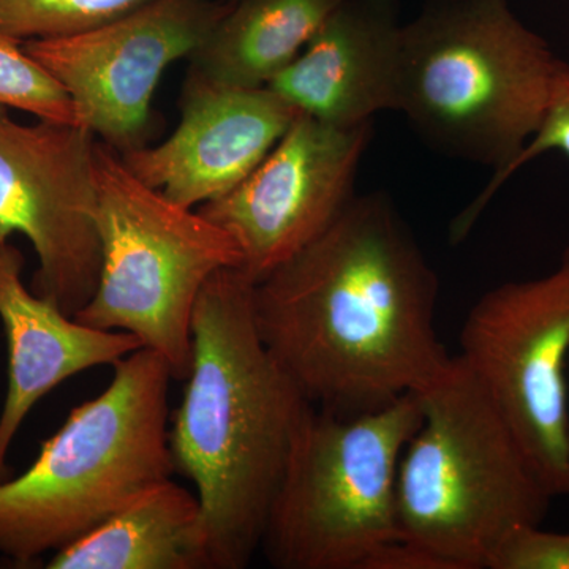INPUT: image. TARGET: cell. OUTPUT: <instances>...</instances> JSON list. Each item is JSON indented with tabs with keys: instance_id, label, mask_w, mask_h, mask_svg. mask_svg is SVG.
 Wrapping results in <instances>:
<instances>
[{
	"instance_id": "obj_1",
	"label": "cell",
	"mask_w": 569,
	"mask_h": 569,
	"mask_svg": "<svg viewBox=\"0 0 569 569\" xmlns=\"http://www.w3.org/2000/svg\"><path fill=\"white\" fill-rule=\"evenodd\" d=\"M438 279L383 192L356 194L301 252L253 283L261 339L313 407L365 413L429 387Z\"/></svg>"
},
{
	"instance_id": "obj_2",
	"label": "cell",
	"mask_w": 569,
	"mask_h": 569,
	"mask_svg": "<svg viewBox=\"0 0 569 569\" xmlns=\"http://www.w3.org/2000/svg\"><path fill=\"white\" fill-rule=\"evenodd\" d=\"M193 353L170 426L174 470L193 482L209 569H244L260 550L269 511L312 403L266 347L253 282L216 272L192 318Z\"/></svg>"
},
{
	"instance_id": "obj_3",
	"label": "cell",
	"mask_w": 569,
	"mask_h": 569,
	"mask_svg": "<svg viewBox=\"0 0 569 569\" xmlns=\"http://www.w3.org/2000/svg\"><path fill=\"white\" fill-rule=\"evenodd\" d=\"M102 395L71 410L20 477L0 482V556L28 567L176 473L167 359L141 347Z\"/></svg>"
},
{
	"instance_id": "obj_4",
	"label": "cell",
	"mask_w": 569,
	"mask_h": 569,
	"mask_svg": "<svg viewBox=\"0 0 569 569\" xmlns=\"http://www.w3.org/2000/svg\"><path fill=\"white\" fill-rule=\"evenodd\" d=\"M561 63L509 0H427L403 24L397 111L430 148L497 173L537 132Z\"/></svg>"
},
{
	"instance_id": "obj_5",
	"label": "cell",
	"mask_w": 569,
	"mask_h": 569,
	"mask_svg": "<svg viewBox=\"0 0 569 569\" xmlns=\"http://www.w3.org/2000/svg\"><path fill=\"white\" fill-rule=\"evenodd\" d=\"M418 395L422 421L397 470L399 538L452 569H485L509 530L541 526L553 496L459 355Z\"/></svg>"
},
{
	"instance_id": "obj_6",
	"label": "cell",
	"mask_w": 569,
	"mask_h": 569,
	"mask_svg": "<svg viewBox=\"0 0 569 569\" xmlns=\"http://www.w3.org/2000/svg\"><path fill=\"white\" fill-rule=\"evenodd\" d=\"M102 266L96 293L74 320L137 336L162 355L174 380L192 365V318L216 272L241 268L233 236L138 179L114 149L93 153Z\"/></svg>"
},
{
	"instance_id": "obj_7",
	"label": "cell",
	"mask_w": 569,
	"mask_h": 569,
	"mask_svg": "<svg viewBox=\"0 0 569 569\" xmlns=\"http://www.w3.org/2000/svg\"><path fill=\"white\" fill-rule=\"evenodd\" d=\"M421 421L418 392L365 413L310 407L261 539L269 563L362 569L399 538L397 470Z\"/></svg>"
},
{
	"instance_id": "obj_8",
	"label": "cell",
	"mask_w": 569,
	"mask_h": 569,
	"mask_svg": "<svg viewBox=\"0 0 569 569\" xmlns=\"http://www.w3.org/2000/svg\"><path fill=\"white\" fill-rule=\"evenodd\" d=\"M459 356L550 493L569 496V247L550 274L482 295L463 321Z\"/></svg>"
},
{
	"instance_id": "obj_9",
	"label": "cell",
	"mask_w": 569,
	"mask_h": 569,
	"mask_svg": "<svg viewBox=\"0 0 569 569\" xmlns=\"http://www.w3.org/2000/svg\"><path fill=\"white\" fill-rule=\"evenodd\" d=\"M96 142L78 123H20L0 107V241L29 239L33 293L69 317L91 301L102 266Z\"/></svg>"
},
{
	"instance_id": "obj_10",
	"label": "cell",
	"mask_w": 569,
	"mask_h": 569,
	"mask_svg": "<svg viewBox=\"0 0 569 569\" xmlns=\"http://www.w3.org/2000/svg\"><path fill=\"white\" fill-rule=\"evenodd\" d=\"M230 3L153 0L107 24L24 48L69 93L78 126L122 153L148 144L157 84L203 43Z\"/></svg>"
},
{
	"instance_id": "obj_11",
	"label": "cell",
	"mask_w": 569,
	"mask_h": 569,
	"mask_svg": "<svg viewBox=\"0 0 569 569\" xmlns=\"http://www.w3.org/2000/svg\"><path fill=\"white\" fill-rule=\"evenodd\" d=\"M372 133L373 121L337 127L299 114L241 186L198 208L233 236L253 283L316 241L353 200Z\"/></svg>"
},
{
	"instance_id": "obj_12",
	"label": "cell",
	"mask_w": 569,
	"mask_h": 569,
	"mask_svg": "<svg viewBox=\"0 0 569 569\" xmlns=\"http://www.w3.org/2000/svg\"><path fill=\"white\" fill-rule=\"evenodd\" d=\"M298 116L271 89L220 88L186 77L174 132L119 156L174 203L200 208L241 186Z\"/></svg>"
},
{
	"instance_id": "obj_13",
	"label": "cell",
	"mask_w": 569,
	"mask_h": 569,
	"mask_svg": "<svg viewBox=\"0 0 569 569\" xmlns=\"http://www.w3.org/2000/svg\"><path fill=\"white\" fill-rule=\"evenodd\" d=\"M402 31L399 0H342L268 89L329 126L397 111Z\"/></svg>"
},
{
	"instance_id": "obj_14",
	"label": "cell",
	"mask_w": 569,
	"mask_h": 569,
	"mask_svg": "<svg viewBox=\"0 0 569 569\" xmlns=\"http://www.w3.org/2000/svg\"><path fill=\"white\" fill-rule=\"evenodd\" d=\"M24 257L0 241V320L9 343V389L0 415V482L14 436L37 402L82 370L114 365L142 347L126 331L91 328L22 282Z\"/></svg>"
},
{
	"instance_id": "obj_15",
	"label": "cell",
	"mask_w": 569,
	"mask_h": 569,
	"mask_svg": "<svg viewBox=\"0 0 569 569\" xmlns=\"http://www.w3.org/2000/svg\"><path fill=\"white\" fill-rule=\"evenodd\" d=\"M48 568L209 569L200 501L168 479L56 550Z\"/></svg>"
},
{
	"instance_id": "obj_16",
	"label": "cell",
	"mask_w": 569,
	"mask_h": 569,
	"mask_svg": "<svg viewBox=\"0 0 569 569\" xmlns=\"http://www.w3.org/2000/svg\"><path fill=\"white\" fill-rule=\"evenodd\" d=\"M340 2L236 0L187 59V77L220 88H268Z\"/></svg>"
},
{
	"instance_id": "obj_17",
	"label": "cell",
	"mask_w": 569,
	"mask_h": 569,
	"mask_svg": "<svg viewBox=\"0 0 569 569\" xmlns=\"http://www.w3.org/2000/svg\"><path fill=\"white\" fill-rule=\"evenodd\" d=\"M153 0H0V31L22 41L54 39L107 24Z\"/></svg>"
},
{
	"instance_id": "obj_18",
	"label": "cell",
	"mask_w": 569,
	"mask_h": 569,
	"mask_svg": "<svg viewBox=\"0 0 569 569\" xmlns=\"http://www.w3.org/2000/svg\"><path fill=\"white\" fill-rule=\"evenodd\" d=\"M0 107L14 108L41 121L77 123L69 93L24 43L0 31Z\"/></svg>"
},
{
	"instance_id": "obj_19",
	"label": "cell",
	"mask_w": 569,
	"mask_h": 569,
	"mask_svg": "<svg viewBox=\"0 0 569 569\" xmlns=\"http://www.w3.org/2000/svg\"><path fill=\"white\" fill-rule=\"evenodd\" d=\"M550 151H559L569 159V63L565 61L553 80L548 107L537 132L527 141L518 157L507 168L493 173L488 186L452 220L451 230H449L451 241L455 244L463 241L498 190L527 163L533 162L539 156Z\"/></svg>"
},
{
	"instance_id": "obj_20",
	"label": "cell",
	"mask_w": 569,
	"mask_h": 569,
	"mask_svg": "<svg viewBox=\"0 0 569 569\" xmlns=\"http://www.w3.org/2000/svg\"><path fill=\"white\" fill-rule=\"evenodd\" d=\"M488 569H569V533L545 531L539 526L509 530L490 552Z\"/></svg>"
},
{
	"instance_id": "obj_21",
	"label": "cell",
	"mask_w": 569,
	"mask_h": 569,
	"mask_svg": "<svg viewBox=\"0 0 569 569\" xmlns=\"http://www.w3.org/2000/svg\"><path fill=\"white\" fill-rule=\"evenodd\" d=\"M362 569H452L447 560L421 546L397 538L373 552Z\"/></svg>"
},
{
	"instance_id": "obj_22",
	"label": "cell",
	"mask_w": 569,
	"mask_h": 569,
	"mask_svg": "<svg viewBox=\"0 0 569 569\" xmlns=\"http://www.w3.org/2000/svg\"><path fill=\"white\" fill-rule=\"evenodd\" d=\"M569 361V359H568ZM568 448H569V421H568Z\"/></svg>"
},
{
	"instance_id": "obj_23",
	"label": "cell",
	"mask_w": 569,
	"mask_h": 569,
	"mask_svg": "<svg viewBox=\"0 0 569 569\" xmlns=\"http://www.w3.org/2000/svg\"><path fill=\"white\" fill-rule=\"evenodd\" d=\"M224 2H236V0H224Z\"/></svg>"
}]
</instances>
